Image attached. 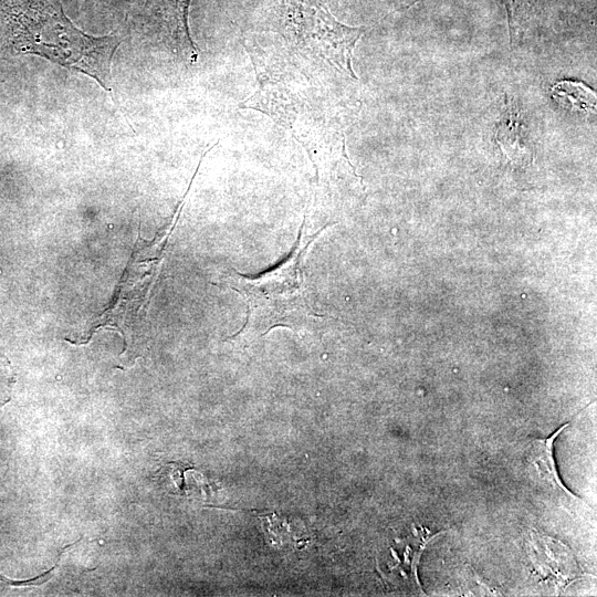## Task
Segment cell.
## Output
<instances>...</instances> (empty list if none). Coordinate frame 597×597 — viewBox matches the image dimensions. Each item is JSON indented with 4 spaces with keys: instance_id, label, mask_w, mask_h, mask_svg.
I'll return each instance as SVG.
<instances>
[{
    "instance_id": "1",
    "label": "cell",
    "mask_w": 597,
    "mask_h": 597,
    "mask_svg": "<svg viewBox=\"0 0 597 597\" xmlns=\"http://www.w3.org/2000/svg\"><path fill=\"white\" fill-rule=\"evenodd\" d=\"M245 50L258 87L239 107L268 115L304 148L315 170L313 208L344 207L356 193L358 178L345 149L344 105L336 86L350 76L272 42L253 41Z\"/></svg>"
},
{
    "instance_id": "2",
    "label": "cell",
    "mask_w": 597,
    "mask_h": 597,
    "mask_svg": "<svg viewBox=\"0 0 597 597\" xmlns=\"http://www.w3.org/2000/svg\"><path fill=\"white\" fill-rule=\"evenodd\" d=\"M12 48L94 78L112 92V62L122 43L119 32L95 36L78 29L59 0H0Z\"/></svg>"
},
{
    "instance_id": "3",
    "label": "cell",
    "mask_w": 597,
    "mask_h": 597,
    "mask_svg": "<svg viewBox=\"0 0 597 597\" xmlns=\"http://www.w3.org/2000/svg\"><path fill=\"white\" fill-rule=\"evenodd\" d=\"M320 234H308L301 227L291 253L274 269L255 277L234 272L230 286L247 304V320L234 339H255L275 327L295 333L317 331L327 325L312 306L305 280L304 261L311 244Z\"/></svg>"
},
{
    "instance_id": "4",
    "label": "cell",
    "mask_w": 597,
    "mask_h": 597,
    "mask_svg": "<svg viewBox=\"0 0 597 597\" xmlns=\"http://www.w3.org/2000/svg\"><path fill=\"white\" fill-rule=\"evenodd\" d=\"M271 41L313 61L328 63L358 80L352 59L366 28L338 21L320 0H266Z\"/></svg>"
},
{
    "instance_id": "5",
    "label": "cell",
    "mask_w": 597,
    "mask_h": 597,
    "mask_svg": "<svg viewBox=\"0 0 597 597\" xmlns=\"http://www.w3.org/2000/svg\"><path fill=\"white\" fill-rule=\"evenodd\" d=\"M570 423L563 425L547 438L527 440L523 452V473L540 495L564 510L574 512L587 505L563 484L553 451L556 438Z\"/></svg>"
},
{
    "instance_id": "6",
    "label": "cell",
    "mask_w": 597,
    "mask_h": 597,
    "mask_svg": "<svg viewBox=\"0 0 597 597\" xmlns=\"http://www.w3.org/2000/svg\"><path fill=\"white\" fill-rule=\"evenodd\" d=\"M526 551L541 579L548 582L556 591L589 575L579 567L565 544L547 535L532 531Z\"/></svg>"
},
{
    "instance_id": "7",
    "label": "cell",
    "mask_w": 597,
    "mask_h": 597,
    "mask_svg": "<svg viewBox=\"0 0 597 597\" xmlns=\"http://www.w3.org/2000/svg\"><path fill=\"white\" fill-rule=\"evenodd\" d=\"M191 0H145L150 20L172 50L189 62L198 57L190 35L188 13Z\"/></svg>"
},
{
    "instance_id": "8",
    "label": "cell",
    "mask_w": 597,
    "mask_h": 597,
    "mask_svg": "<svg viewBox=\"0 0 597 597\" xmlns=\"http://www.w3.org/2000/svg\"><path fill=\"white\" fill-rule=\"evenodd\" d=\"M553 95L567 97L572 105L583 111H595L596 94L583 83L562 81L552 86Z\"/></svg>"
}]
</instances>
